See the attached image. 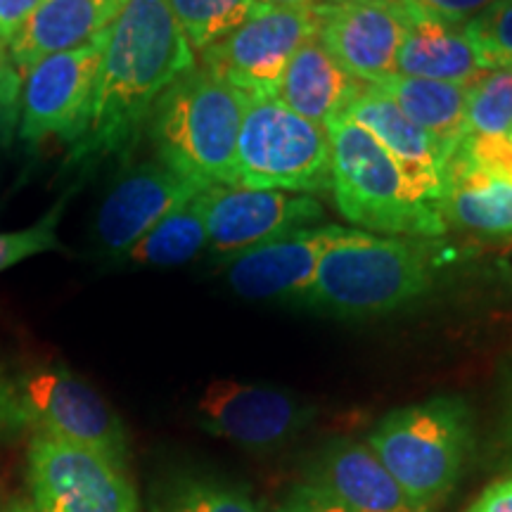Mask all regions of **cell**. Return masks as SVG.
I'll return each instance as SVG.
<instances>
[{
    "label": "cell",
    "instance_id": "cell-37",
    "mask_svg": "<svg viewBox=\"0 0 512 512\" xmlns=\"http://www.w3.org/2000/svg\"><path fill=\"white\" fill-rule=\"evenodd\" d=\"M320 0H254L261 8H313Z\"/></svg>",
    "mask_w": 512,
    "mask_h": 512
},
{
    "label": "cell",
    "instance_id": "cell-30",
    "mask_svg": "<svg viewBox=\"0 0 512 512\" xmlns=\"http://www.w3.org/2000/svg\"><path fill=\"white\" fill-rule=\"evenodd\" d=\"M19 100H22V74L8 55L0 53V150H8L19 128Z\"/></svg>",
    "mask_w": 512,
    "mask_h": 512
},
{
    "label": "cell",
    "instance_id": "cell-13",
    "mask_svg": "<svg viewBox=\"0 0 512 512\" xmlns=\"http://www.w3.org/2000/svg\"><path fill=\"white\" fill-rule=\"evenodd\" d=\"M204 202L209 245L230 259L323 219L318 200L294 192L211 185L204 190Z\"/></svg>",
    "mask_w": 512,
    "mask_h": 512
},
{
    "label": "cell",
    "instance_id": "cell-14",
    "mask_svg": "<svg viewBox=\"0 0 512 512\" xmlns=\"http://www.w3.org/2000/svg\"><path fill=\"white\" fill-rule=\"evenodd\" d=\"M366 230L311 226L233 256L228 283L242 299H304L325 254L356 240Z\"/></svg>",
    "mask_w": 512,
    "mask_h": 512
},
{
    "label": "cell",
    "instance_id": "cell-15",
    "mask_svg": "<svg viewBox=\"0 0 512 512\" xmlns=\"http://www.w3.org/2000/svg\"><path fill=\"white\" fill-rule=\"evenodd\" d=\"M202 190L207 188L176 174L159 159L128 166L107 190L95 214V242L105 254L126 256L128 249L150 233L164 216Z\"/></svg>",
    "mask_w": 512,
    "mask_h": 512
},
{
    "label": "cell",
    "instance_id": "cell-4",
    "mask_svg": "<svg viewBox=\"0 0 512 512\" xmlns=\"http://www.w3.org/2000/svg\"><path fill=\"white\" fill-rule=\"evenodd\" d=\"M432 266L427 242L361 233L325 254L304 302L339 318L387 316L430 292Z\"/></svg>",
    "mask_w": 512,
    "mask_h": 512
},
{
    "label": "cell",
    "instance_id": "cell-24",
    "mask_svg": "<svg viewBox=\"0 0 512 512\" xmlns=\"http://www.w3.org/2000/svg\"><path fill=\"white\" fill-rule=\"evenodd\" d=\"M152 512H261V508L240 486L183 475L157 491Z\"/></svg>",
    "mask_w": 512,
    "mask_h": 512
},
{
    "label": "cell",
    "instance_id": "cell-18",
    "mask_svg": "<svg viewBox=\"0 0 512 512\" xmlns=\"http://www.w3.org/2000/svg\"><path fill=\"white\" fill-rule=\"evenodd\" d=\"M128 0H43L8 48L19 74L110 29Z\"/></svg>",
    "mask_w": 512,
    "mask_h": 512
},
{
    "label": "cell",
    "instance_id": "cell-11",
    "mask_svg": "<svg viewBox=\"0 0 512 512\" xmlns=\"http://www.w3.org/2000/svg\"><path fill=\"white\" fill-rule=\"evenodd\" d=\"M318 41L358 81L377 86L396 74V55L411 24L401 0H320Z\"/></svg>",
    "mask_w": 512,
    "mask_h": 512
},
{
    "label": "cell",
    "instance_id": "cell-25",
    "mask_svg": "<svg viewBox=\"0 0 512 512\" xmlns=\"http://www.w3.org/2000/svg\"><path fill=\"white\" fill-rule=\"evenodd\" d=\"M192 50L209 48L238 29L254 10V0H166Z\"/></svg>",
    "mask_w": 512,
    "mask_h": 512
},
{
    "label": "cell",
    "instance_id": "cell-36",
    "mask_svg": "<svg viewBox=\"0 0 512 512\" xmlns=\"http://www.w3.org/2000/svg\"><path fill=\"white\" fill-rule=\"evenodd\" d=\"M15 427H24L17 384H12L8 377L0 373V430H15Z\"/></svg>",
    "mask_w": 512,
    "mask_h": 512
},
{
    "label": "cell",
    "instance_id": "cell-17",
    "mask_svg": "<svg viewBox=\"0 0 512 512\" xmlns=\"http://www.w3.org/2000/svg\"><path fill=\"white\" fill-rule=\"evenodd\" d=\"M309 484L323 489L347 512H432L403 491L373 448L337 439L311 463Z\"/></svg>",
    "mask_w": 512,
    "mask_h": 512
},
{
    "label": "cell",
    "instance_id": "cell-26",
    "mask_svg": "<svg viewBox=\"0 0 512 512\" xmlns=\"http://www.w3.org/2000/svg\"><path fill=\"white\" fill-rule=\"evenodd\" d=\"M512 128V67L484 72L467 91L465 136H510Z\"/></svg>",
    "mask_w": 512,
    "mask_h": 512
},
{
    "label": "cell",
    "instance_id": "cell-21",
    "mask_svg": "<svg viewBox=\"0 0 512 512\" xmlns=\"http://www.w3.org/2000/svg\"><path fill=\"white\" fill-rule=\"evenodd\" d=\"M446 226L482 238H512V181L486 174L451 155L446 166Z\"/></svg>",
    "mask_w": 512,
    "mask_h": 512
},
{
    "label": "cell",
    "instance_id": "cell-23",
    "mask_svg": "<svg viewBox=\"0 0 512 512\" xmlns=\"http://www.w3.org/2000/svg\"><path fill=\"white\" fill-rule=\"evenodd\" d=\"M207 245V202L202 190L143 235L128 249L126 259L138 266H181L195 259Z\"/></svg>",
    "mask_w": 512,
    "mask_h": 512
},
{
    "label": "cell",
    "instance_id": "cell-35",
    "mask_svg": "<svg viewBox=\"0 0 512 512\" xmlns=\"http://www.w3.org/2000/svg\"><path fill=\"white\" fill-rule=\"evenodd\" d=\"M465 512H512V475L491 482Z\"/></svg>",
    "mask_w": 512,
    "mask_h": 512
},
{
    "label": "cell",
    "instance_id": "cell-39",
    "mask_svg": "<svg viewBox=\"0 0 512 512\" xmlns=\"http://www.w3.org/2000/svg\"><path fill=\"white\" fill-rule=\"evenodd\" d=\"M510 140H512V128H510Z\"/></svg>",
    "mask_w": 512,
    "mask_h": 512
},
{
    "label": "cell",
    "instance_id": "cell-22",
    "mask_svg": "<svg viewBox=\"0 0 512 512\" xmlns=\"http://www.w3.org/2000/svg\"><path fill=\"white\" fill-rule=\"evenodd\" d=\"M389 100L399 107L403 117L425 131L441 152L451 159L460 140L465 138L467 91L470 86L458 83L413 79V76L394 74L377 83Z\"/></svg>",
    "mask_w": 512,
    "mask_h": 512
},
{
    "label": "cell",
    "instance_id": "cell-12",
    "mask_svg": "<svg viewBox=\"0 0 512 512\" xmlns=\"http://www.w3.org/2000/svg\"><path fill=\"white\" fill-rule=\"evenodd\" d=\"M309 403L285 389L214 380L197 401V422L211 437L247 451H271L297 437L313 420Z\"/></svg>",
    "mask_w": 512,
    "mask_h": 512
},
{
    "label": "cell",
    "instance_id": "cell-9",
    "mask_svg": "<svg viewBox=\"0 0 512 512\" xmlns=\"http://www.w3.org/2000/svg\"><path fill=\"white\" fill-rule=\"evenodd\" d=\"M107 34L110 29L72 50L43 57L22 74L17 136L24 145L38 147L53 136L72 145L79 138Z\"/></svg>",
    "mask_w": 512,
    "mask_h": 512
},
{
    "label": "cell",
    "instance_id": "cell-31",
    "mask_svg": "<svg viewBox=\"0 0 512 512\" xmlns=\"http://www.w3.org/2000/svg\"><path fill=\"white\" fill-rule=\"evenodd\" d=\"M413 17L434 19L444 24H465L477 17L494 0H401Z\"/></svg>",
    "mask_w": 512,
    "mask_h": 512
},
{
    "label": "cell",
    "instance_id": "cell-7",
    "mask_svg": "<svg viewBox=\"0 0 512 512\" xmlns=\"http://www.w3.org/2000/svg\"><path fill=\"white\" fill-rule=\"evenodd\" d=\"M318 34L313 8H261L202 50V69L247 98H275L299 48Z\"/></svg>",
    "mask_w": 512,
    "mask_h": 512
},
{
    "label": "cell",
    "instance_id": "cell-3",
    "mask_svg": "<svg viewBox=\"0 0 512 512\" xmlns=\"http://www.w3.org/2000/svg\"><path fill=\"white\" fill-rule=\"evenodd\" d=\"M368 446L415 503L434 510L463 477L475 420L460 396H434L384 415Z\"/></svg>",
    "mask_w": 512,
    "mask_h": 512
},
{
    "label": "cell",
    "instance_id": "cell-38",
    "mask_svg": "<svg viewBox=\"0 0 512 512\" xmlns=\"http://www.w3.org/2000/svg\"><path fill=\"white\" fill-rule=\"evenodd\" d=\"M0 512H36V508H31L27 503H10L5 508H0Z\"/></svg>",
    "mask_w": 512,
    "mask_h": 512
},
{
    "label": "cell",
    "instance_id": "cell-6",
    "mask_svg": "<svg viewBox=\"0 0 512 512\" xmlns=\"http://www.w3.org/2000/svg\"><path fill=\"white\" fill-rule=\"evenodd\" d=\"M235 174L240 188L320 195L332 185L328 128L299 117L278 98H249Z\"/></svg>",
    "mask_w": 512,
    "mask_h": 512
},
{
    "label": "cell",
    "instance_id": "cell-32",
    "mask_svg": "<svg viewBox=\"0 0 512 512\" xmlns=\"http://www.w3.org/2000/svg\"><path fill=\"white\" fill-rule=\"evenodd\" d=\"M498 453L505 467L512 470V354L498 370V425H496Z\"/></svg>",
    "mask_w": 512,
    "mask_h": 512
},
{
    "label": "cell",
    "instance_id": "cell-34",
    "mask_svg": "<svg viewBox=\"0 0 512 512\" xmlns=\"http://www.w3.org/2000/svg\"><path fill=\"white\" fill-rule=\"evenodd\" d=\"M41 3L43 0H0V53H8L10 43Z\"/></svg>",
    "mask_w": 512,
    "mask_h": 512
},
{
    "label": "cell",
    "instance_id": "cell-1",
    "mask_svg": "<svg viewBox=\"0 0 512 512\" xmlns=\"http://www.w3.org/2000/svg\"><path fill=\"white\" fill-rule=\"evenodd\" d=\"M192 67L195 53L169 3L128 0L107 34L86 124L69 145L64 169H91L107 157H128L152 107Z\"/></svg>",
    "mask_w": 512,
    "mask_h": 512
},
{
    "label": "cell",
    "instance_id": "cell-8",
    "mask_svg": "<svg viewBox=\"0 0 512 512\" xmlns=\"http://www.w3.org/2000/svg\"><path fill=\"white\" fill-rule=\"evenodd\" d=\"M24 427L88 448L126 470V430L110 403L67 368H41L17 384Z\"/></svg>",
    "mask_w": 512,
    "mask_h": 512
},
{
    "label": "cell",
    "instance_id": "cell-16",
    "mask_svg": "<svg viewBox=\"0 0 512 512\" xmlns=\"http://www.w3.org/2000/svg\"><path fill=\"white\" fill-rule=\"evenodd\" d=\"M344 117L368 131L387 150L415 200L444 211L448 157L425 131L403 117L387 95L375 86H366Z\"/></svg>",
    "mask_w": 512,
    "mask_h": 512
},
{
    "label": "cell",
    "instance_id": "cell-29",
    "mask_svg": "<svg viewBox=\"0 0 512 512\" xmlns=\"http://www.w3.org/2000/svg\"><path fill=\"white\" fill-rule=\"evenodd\" d=\"M463 162L486 174L512 181V140L510 136H486V133H467L456 152Z\"/></svg>",
    "mask_w": 512,
    "mask_h": 512
},
{
    "label": "cell",
    "instance_id": "cell-27",
    "mask_svg": "<svg viewBox=\"0 0 512 512\" xmlns=\"http://www.w3.org/2000/svg\"><path fill=\"white\" fill-rule=\"evenodd\" d=\"M463 27L484 72L512 67V0H494Z\"/></svg>",
    "mask_w": 512,
    "mask_h": 512
},
{
    "label": "cell",
    "instance_id": "cell-2",
    "mask_svg": "<svg viewBox=\"0 0 512 512\" xmlns=\"http://www.w3.org/2000/svg\"><path fill=\"white\" fill-rule=\"evenodd\" d=\"M247 95L192 67L152 107L147 136L157 159L202 188L235 185V159Z\"/></svg>",
    "mask_w": 512,
    "mask_h": 512
},
{
    "label": "cell",
    "instance_id": "cell-28",
    "mask_svg": "<svg viewBox=\"0 0 512 512\" xmlns=\"http://www.w3.org/2000/svg\"><path fill=\"white\" fill-rule=\"evenodd\" d=\"M74 190L76 188L64 192L60 200H57L34 226L0 233V273L22 264V261L31 259V256L55 252V249L62 247L60 238H57V228H60L62 214L64 209H67V202L69 197L74 195Z\"/></svg>",
    "mask_w": 512,
    "mask_h": 512
},
{
    "label": "cell",
    "instance_id": "cell-20",
    "mask_svg": "<svg viewBox=\"0 0 512 512\" xmlns=\"http://www.w3.org/2000/svg\"><path fill=\"white\" fill-rule=\"evenodd\" d=\"M396 74L472 86L484 69L463 24H444L411 15V24L396 55Z\"/></svg>",
    "mask_w": 512,
    "mask_h": 512
},
{
    "label": "cell",
    "instance_id": "cell-5",
    "mask_svg": "<svg viewBox=\"0 0 512 512\" xmlns=\"http://www.w3.org/2000/svg\"><path fill=\"white\" fill-rule=\"evenodd\" d=\"M332 143V185L339 214L368 230L408 238L446 233L444 211L415 200L387 150L354 121L328 126Z\"/></svg>",
    "mask_w": 512,
    "mask_h": 512
},
{
    "label": "cell",
    "instance_id": "cell-33",
    "mask_svg": "<svg viewBox=\"0 0 512 512\" xmlns=\"http://www.w3.org/2000/svg\"><path fill=\"white\" fill-rule=\"evenodd\" d=\"M278 512H347L339 505L335 498L325 494L323 489L313 484H299L294 486L285 501L280 503Z\"/></svg>",
    "mask_w": 512,
    "mask_h": 512
},
{
    "label": "cell",
    "instance_id": "cell-19",
    "mask_svg": "<svg viewBox=\"0 0 512 512\" xmlns=\"http://www.w3.org/2000/svg\"><path fill=\"white\" fill-rule=\"evenodd\" d=\"M368 83L358 81L313 36L294 53L280 81L278 98L299 117L328 128L342 119Z\"/></svg>",
    "mask_w": 512,
    "mask_h": 512
},
{
    "label": "cell",
    "instance_id": "cell-10",
    "mask_svg": "<svg viewBox=\"0 0 512 512\" xmlns=\"http://www.w3.org/2000/svg\"><path fill=\"white\" fill-rule=\"evenodd\" d=\"M27 477L36 512H138L124 467L46 434L31 439Z\"/></svg>",
    "mask_w": 512,
    "mask_h": 512
}]
</instances>
